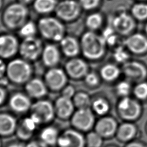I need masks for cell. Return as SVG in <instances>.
<instances>
[{
	"label": "cell",
	"instance_id": "836d02e7",
	"mask_svg": "<svg viewBox=\"0 0 147 147\" xmlns=\"http://www.w3.org/2000/svg\"><path fill=\"white\" fill-rule=\"evenodd\" d=\"M132 92L134 98L140 102L147 100V82L142 81L137 83L133 87Z\"/></svg>",
	"mask_w": 147,
	"mask_h": 147
},
{
	"label": "cell",
	"instance_id": "f907efd6",
	"mask_svg": "<svg viewBox=\"0 0 147 147\" xmlns=\"http://www.w3.org/2000/svg\"><path fill=\"white\" fill-rule=\"evenodd\" d=\"M106 147H118V146H117L116 145H108V146H106Z\"/></svg>",
	"mask_w": 147,
	"mask_h": 147
},
{
	"label": "cell",
	"instance_id": "db71d44e",
	"mask_svg": "<svg viewBox=\"0 0 147 147\" xmlns=\"http://www.w3.org/2000/svg\"><path fill=\"white\" fill-rule=\"evenodd\" d=\"M140 1H147V0H140Z\"/></svg>",
	"mask_w": 147,
	"mask_h": 147
},
{
	"label": "cell",
	"instance_id": "4316f807",
	"mask_svg": "<svg viewBox=\"0 0 147 147\" xmlns=\"http://www.w3.org/2000/svg\"><path fill=\"white\" fill-rule=\"evenodd\" d=\"M59 136L57 129L53 126L45 127L40 134L41 141L47 146H53L57 144Z\"/></svg>",
	"mask_w": 147,
	"mask_h": 147
},
{
	"label": "cell",
	"instance_id": "ffe728a7",
	"mask_svg": "<svg viewBox=\"0 0 147 147\" xmlns=\"http://www.w3.org/2000/svg\"><path fill=\"white\" fill-rule=\"evenodd\" d=\"M59 44L61 52L68 58L77 57L81 52L80 41L72 36L65 35Z\"/></svg>",
	"mask_w": 147,
	"mask_h": 147
},
{
	"label": "cell",
	"instance_id": "f5cc1de1",
	"mask_svg": "<svg viewBox=\"0 0 147 147\" xmlns=\"http://www.w3.org/2000/svg\"><path fill=\"white\" fill-rule=\"evenodd\" d=\"M0 147H1V141L0 140Z\"/></svg>",
	"mask_w": 147,
	"mask_h": 147
},
{
	"label": "cell",
	"instance_id": "d6a6232c",
	"mask_svg": "<svg viewBox=\"0 0 147 147\" xmlns=\"http://www.w3.org/2000/svg\"><path fill=\"white\" fill-rule=\"evenodd\" d=\"M73 102L74 105L79 109L89 108L91 105V100L89 95L84 92H79L75 94Z\"/></svg>",
	"mask_w": 147,
	"mask_h": 147
},
{
	"label": "cell",
	"instance_id": "7bdbcfd3",
	"mask_svg": "<svg viewBox=\"0 0 147 147\" xmlns=\"http://www.w3.org/2000/svg\"><path fill=\"white\" fill-rule=\"evenodd\" d=\"M7 64L5 63L4 59L0 58V78L6 76V75Z\"/></svg>",
	"mask_w": 147,
	"mask_h": 147
},
{
	"label": "cell",
	"instance_id": "b9f144b4",
	"mask_svg": "<svg viewBox=\"0 0 147 147\" xmlns=\"http://www.w3.org/2000/svg\"><path fill=\"white\" fill-rule=\"evenodd\" d=\"M124 147H147V146L144 142L134 140L126 143Z\"/></svg>",
	"mask_w": 147,
	"mask_h": 147
},
{
	"label": "cell",
	"instance_id": "d6986e66",
	"mask_svg": "<svg viewBox=\"0 0 147 147\" xmlns=\"http://www.w3.org/2000/svg\"><path fill=\"white\" fill-rule=\"evenodd\" d=\"M41 58L42 63L47 67H55L60 61L61 52L56 45L48 44L44 47Z\"/></svg>",
	"mask_w": 147,
	"mask_h": 147
},
{
	"label": "cell",
	"instance_id": "484cf974",
	"mask_svg": "<svg viewBox=\"0 0 147 147\" xmlns=\"http://www.w3.org/2000/svg\"><path fill=\"white\" fill-rule=\"evenodd\" d=\"M121 69L114 64L108 63L100 69V77L104 81L113 82L118 79L121 73Z\"/></svg>",
	"mask_w": 147,
	"mask_h": 147
},
{
	"label": "cell",
	"instance_id": "ab89813d",
	"mask_svg": "<svg viewBox=\"0 0 147 147\" xmlns=\"http://www.w3.org/2000/svg\"><path fill=\"white\" fill-rule=\"evenodd\" d=\"M116 33L113 28H107L103 32L102 35L105 40L107 44H113L115 42L116 40Z\"/></svg>",
	"mask_w": 147,
	"mask_h": 147
},
{
	"label": "cell",
	"instance_id": "8d00e7d4",
	"mask_svg": "<svg viewBox=\"0 0 147 147\" xmlns=\"http://www.w3.org/2000/svg\"><path fill=\"white\" fill-rule=\"evenodd\" d=\"M100 76L94 72H88L83 78L85 83L89 87H95L100 83Z\"/></svg>",
	"mask_w": 147,
	"mask_h": 147
},
{
	"label": "cell",
	"instance_id": "816d5d0a",
	"mask_svg": "<svg viewBox=\"0 0 147 147\" xmlns=\"http://www.w3.org/2000/svg\"><path fill=\"white\" fill-rule=\"evenodd\" d=\"M145 131H146V133L147 134V122H146V126H145Z\"/></svg>",
	"mask_w": 147,
	"mask_h": 147
},
{
	"label": "cell",
	"instance_id": "c3c4849f",
	"mask_svg": "<svg viewBox=\"0 0 147 147\" xmlns=\"http://www.w3.org/2000/svg\"><path fill=\"white\" fill-rule=\"evenodd\" d=\"M3 6V0H0V11Z\"/></svg>",
	"mask_w": 147,
	"mask_h": 147
},
{
	"label": "cell",
	"instance_id": "cb8c5ba5",
	"mask_svg": "<svg viewBox=\"0 0 147 147\" xmlns=\"http://www.w3.org/2000/svg\"><path fill=\"white\" fill-rule=\"evenodd\" d=\"M9 106L12 110L18 113H24L31 109L29 98L22 93L13 94L10 98Z\"/></svg>",
	"mask_w": 147,
	"mask_h": 147
},
{
	"label": "cell",
	"instance_id": "3957f363",
	"mask_svg": "<svg viewBox=\"0 0 147 147\" xmlns=\"http://www.w3.org/2000/svg\"><path fill=\"white\" fill-rule=\"evenodd\" d=\"M37 25L38 32L45 40L59 42L65 36V25L56 17H42L39 19Z\"/></svg>",
	"mask_w": 147,
	"mask_h": 147
},
{
	"label": "cell",
	"instance_id": "d590c367",
	"mask_svg": "<svg viewBox=\"0 0 147 147\" xmlns=\"http://www.w3.org/2000/svg\"><path fill=\"white\" fill-rule=\"evenodd\" d=\"M86 142L87 147H102L103 138L95 131H90L86 137Z\"/></svg>",
	"mask_w": 147,
	"mask_h": 147
},
{
	"label": "cell",
	"instance_id": "603a6c76",
	"mask_svg": "<svg viewBox=\"0 0 147 147\" xmlns=\"http://www.w3.org/2000/svg\"><path fill=\"white\" fill-rule=\"evenodd\" d=\"M47 86L44 82L39 78H31L25 84L27 94L34 98H41L47 93Z\"/></svg>",
	"mask_w": 147,
	"mask_h": 147
},
{
	"label": "cell",
	"instance_id": "ee69618b",
	"mask_svg": "<svg viewBox=\"0 0 147 147\" xmlns=\"http://www.w3.org/2000/svg\"><path fill=\"white\" fill-rule=\"evenodd\" d=\"M6 98V92L3 88L0 86V106L3 105Z\"/></svg>",
	"mask_w": 147,
	"mask_h": 147
},
{
	"label": "cell",
	"instance_id": "7a4b0ae2",
	"mask_svg": "<svg viewBox=\"0 0 147 147\" xmlns=\"http://www.w3.org/2000/svg\"><path fill=\"white\" fill-rule=\"evenodd\" d=\"M29 10L27 5L18 2L7 5L2 14V22L5 28L11 30H18L29 20Z\"/></svg>",
	"mask_w": 147,
	"mask_h": 147
},
{
	"label": "cell",
	"instance_id": "ba28073f",
	"mask_svg": "<svg viewBox=\"0 0 147 147\" xmlns=\"http://www.w3.org/2000/svg\"><path fill=\"white\" fill-rule=\"evenodd\" d=\"M121 72L127 80L139 83L145 81L147 77V68L145 65L137 61H127L123 64Z\"/></svg>",
	"mask_w": 147,
	"mask_h": 147
},
{
	"label": "cell",
	"instance_id": "9a60e30c",
	"mask_svg": "<svg viewBox=\"0 0 147 147\" xmlns=\"http://www.w3.org/2000/svg\"><path fill=\"white\" fill-rule=\"evenodd\" d=\"M112 28L117 33L120 35H129L135 28L134 18L126 12L121 13L114 18Z\"/></svg>",
	"mask_w": 147,
	"mask_h": 147
},
{
	"label": "cell",
	"instance_id": "f1b7e54d",
	"mask_svg": "<svg viewBox=\"0 0 147 147\" xmlns=\"http://www.w3.org/2000/svg\"><path fill=\"white\" fill-rule=\"evenodd\" d=\"M57 4L56 0H34L33 7L37 13L48 14L55 11Z\"/></svg>",
	"mask_w": 147,
	"mask_h": 147
},
{
	"label": "cell",
	"instance_id": "7c38bea8",
	"mask_svg": "<svg viewBox=\"0 0 147 147\" xmlns=\"http://www.w3.org/2000/svg\"><path fill=\"white\" fill-rule=\"evenodd\" d=\"M20 44L16 36L10 33L0 34V58L12 59L18 53Z\"/></svg>",
	"mask_w": 147,
	"mask_h": 147
},
{
	"label": "cell",
	"instance_id": "74e56055",
	"mask_svg": "<svg viewBox=\"0 0 147 147\" xmlns=\"http://www.w3.org/2000/svg\"><path fill=\"white\" fill-rule=\"evenodd\" d=\"M114 57L117 61L122 63L123 64L126 61H128L129 55L124 48L119 47L115 50L114 53Z\"/></svg>",
	"mask_w": 147,
	"mask_h": 147
},
{
	"label": "cell",
	"instance_id": "83f0119b",
	"mask_svg": "<svg viewBox=\"0 0 147 147\" xmlns=\"http://www.w3.org/2000/svg\"><path fill=\"white\" fill-rule=\"evenodd\" d=\"M91 106L92 111L100 117L107 115L111 109L109 101L106 98L102 96H99L93 100L91 102Z\"/></svg>",
	"mask_w": 147,
	"mask_h": 147
},
{
	"label": "cell",
	"instance_id": "f546056e",
	"mask_svg": "<svg viewBox=\"0 0 147 147\" xmlns=\"http://www.w3.org/2000/svg\"><path fill=\"white\" fill-rule=\"evenodd\" d=\"M103 23V17L99 13H92L89 14L85 21L86 27L88 30L95 31L99 29Z\"/></svg>",
	"mask_w": 147,
	"mask_h": 147
},
{
	"label": "cell",
	"instance_id": "30bf717a",
	"mask_svg": "<svg viewBox=\"0 0 147 147\" xmlns=\"http://www.w3.org/2000/svg\"><path fill=\"white\" fill-rule=\"evenodd\" d=\"M71 123L76 129L88 131L95 126L94 113L90 108L79 109L72 115Z\"/></svg>",
	"mask_w": 147,
	"mask_h": 147
},
{
	"label": "cell",
	"instance_id": "7dc6e473",
	"mask_svg": "<svg viewBox=\"0 0 147 147\" xmlns=\"http://www.w3.org/2000/svg\"><path fill=\"white\" fill-rule=\"evenodd\" d=\"M7 147H24L22 145L18 144V143H14L13 144H10V145L7 146Z\"/></svg>",
	"mask_w": 147,
	"mask_h": 147
},
{
	"label": "cell",
	"instance_id": "681fc988",
	"mask_svg": "<svg viewBox=\"0 0 147 147\" xmlns=\"http://www.w3.org/2000/svg\"><path fill=\"white\" fill-rule=\"evenodd\" d=\"M145 33L146 34V36H147V24H146L145 25Z\"/></svg>",
	"mask_w": 147,
	"mask_h": 147
},
{
	"label": "cell",
	"instance_id": "4dcf8cb0",
	"mask_svg": "<svg viewBox=\"0 0 147 147\" xmlns=\"http://www.w3.org/2000/svg\"><path fill=\"white\" fill-rule=\"evenodd\" d=\"M18 30L20 36L23 38H26L36 36L38 28L37 24L28 20Z\"/></svg>",
	"mask_w": 147,
	"mask_h": 147
},
{
	"label": "cell",
	"instance_id": "d4e9b609",
	"mask_svg": "<svg viewBox=\"0 0 147 147\" xmlns=\"http://www.w3.org/2000/svg\"><path fill=\"white\" fill-rule=\"evenodd\" d=\"M17 127L15 118L7 113H0V136H9L16 131Z\"/></svg>",
	"mask_w": 147,
	"mask_h": 147
},
{
	"label": "cell",
	"instance_id": "e0dca14e",
	"mask_svg": "<svg viewBox=\"0 0 147 147\" xmlns=\"http://www.w3.org/2000/svg\"><path fill=\"white\" fill-rule=\"evenodd\" d=\"M125 45L133 54H144L147 52V36L139 33L129 34L125 41Z\"/></svg>",
	"mask_w": 147,
	"mask_h": 147
},
{
	"label": "cell",
	"instance_id": "6da1fadb",
	"mask_svg": "<svg viewBox=\"0 0 147 147\" xmlns=\"http://www.w3.org/2000/svg\"><path fill=\"white\" fill-rule=\"evenodd\" d=\"M81 52L83 56L90 60L101 59L106 50L107 43L102 35L94 31L84 32L80 40Z\"/></svg>",
	"mask_w": 147,
	"mask_h": 147
},
{
	"label": "cell",
	"instance_id": "2e32d148",
	"mask_svg": "<svg viewBox=\"0 0 147 147\" xmlns=\"http://www.w3.org/2000/svg\"><path fill=\"white\" fill-rule=\"evenodd\" d=\"M57 144L58 147H85L86 138L79 131L68 129L59 136Z\"/></svg>",
	"mask_w": 147,
	"mask_h": 147
},
{
	"label": "cell",
	"instance_id": "f35d334b",
	"mask_svg": "<svg viewBox=\"0 0 147 147\" xmlns=\"http://www.w3.org/2000/svg\"><path fill=\"white\" fill-rule=\"evenodd\" d=\"M82 9L92 10L96 9L100 4V0H79Z\"/></svg>",
	"mask_w": 147,
	"mask_h": 147
},
{
	"label": "cell",
	"instance_id": "8fae6325",
	"mask_svg": "<svg viewBox=\"0 0 147 147\" xmlns=\"http://www.w3.org/2000/svg\"><path fill=\"white\" fill-rule=\"evenodd\" d=\"M31 114L40 123H46L51 122L54 118L55 106L48 100H40L36 102L31 107Z\"/></svg>",
	"mask_w": 147,
	"mask_h": 147
},
{
	"label": "cell",
	"instance_id": "9c48e42d",
	"mask_svg": "<svg viewBox=\"0 0 147 147\" xmlns=\"http://www.w3.org/2000/svg\"><path fill=\"white\" fill-rule=\"evenodd\" d=\"M68 75L64 69L57 67L49 68L44 76V82L48 88L52 91L63 90L68 81Z\"/></svg>",
	"mask_w": 147,
	"mask_h": 147
},
{
	"label": "cell",
	"instance_id": "bcb514c9",
	"mask_svg": "<svg viewBox=\"0 0 147 147\" xmlns=\"http://www.w3.org/2000/svg\"><path fill=\"white\" fill-rule=\"evenodd\" d=\"M34 1V0H17V2H18L20 3H21L22 4H24L25 5H29V4L31 3H33Z\"/></svg>",
	"mask_w": 147,
	"mask_h": 147
},
{
	"label": "cell",
	"instance_id": "5b68a950",
	"mask_svg": "<svg viewBox=\"0 0 147 147\" xmlns=\"http://www.w3.org/2000/svg\"><path fill=\"white\" fill-rule=\"evenodd\" d=\"M116 111L122 120L134 122L141 117L143 109L141 102L129 96L120 98L116 105Z\"/></svg>",
	"mask_w": 147,
	"mask_h": 147
},
{
	"label": "cell",
	"instance_id": "4fadbf2b",
	"mask_svg": "<svg viewBox=\"0 0 147 147\" xmlns=\"http://www.w3.org/2000/svg\"><path fill=\"white\" fill-rule=\"evenodd\" d=\"M64 71L68 77L78 80L84 78L89 72V67L84 59L75 57L69 58L65 63Z\"/></svg>",
	"mask_w": 147,
	"mask_h": 147
},
{
	"label": "cell",
	"instance_id": "60d3db41",
	"mask_svg": "<svg viewBox=\"0 0 147 147\" xmlns=\"http://www.w3.org/2000/svg\"><path fill=\"white\" fill-rule=\"evenodd\" d=\"M75 94V88L72 86H66L63 90H62V95L65 97L72 98L74 96Z\"/></svg>",
	"mask_w": 147,
	"mask_h": 147
},
{
	"label": "cell",
	"instance_id": "1f68e13d",
	"mask_svg": "<svg viewBox=\"0 0 147 147\" xmlns=\"http://www.w3.org/2000/svg\"><path fill=\"white\" fill-rule=\"evenodd\" d=\"M131 16L139 21L147 20V3L139 2L134 4L131 9Z\"/></svg>",
	"mask_w": 147,
	"mask_h": 147
},
{
	"label": "cell",
	"instance_id": "f6af8a7d",
	"mask_svg": "<svg viewBox=\"0 0 147 147\" xmlns=\"http://www.w3.org/2000/svg\"><path fill=\"white\" fill-rule=\"evenodd\" d=\"M46 145L41 142L32 141L29 142L25 147H46Z\"/></svg>",
	"mask_w": 147,
	"mask_h": 147
},
{
	"label": "cell",
	"instance_id": "277c9868",
	"mask_svg": "<svg viewBox=\"0 0 147 147\" xmlns=\"http://www.w3.org/2000/svg\"><path fill=\"white\" fill-rule=\"evenodd\" d=\"M33 72L31 63L22 57L12 59L7 64L6 76L14 84H26L32 78Z\"/></svg>",
	"mask_w": 147,
	"mask_h": 147
},
{
	"label": "cell",
	"instance_id": "8992f818",
	"mask_svg": "<svg viewBox=\"0 0 147 147\" xmlns=\"http://www.w3.org/2000/svg\"><path fill=\"white\" fill-rule=\"evenodd\" d=\"M82 8L76 0H62L57 2L55 10L56 17L63 22L76 21L81 15Z\"/></svg>",
	"mask_w": 147,
	"mask_h": 147
},
{
	"label": "cell",
	"instance_id": "44dd1931",
	"mask_svg": "<svg viewBox=\"0 0 147 147\" xmlns=\"http://www.w3.org/2000/svg\"><path fill=\"white\" fill-rule=\"evenodd\" d=\"M38 125V121L31 115L24 118L17 127L16 131L18 137L24 140L29 139Z\"/></svg>",
	"mask_w": 147,
	"mask_h": 147
},
{
	"label": "cell",
	"instance_id": "5bb4252c",
	"mask_svg": "<svg viewBox=\"0 0 147 147\" xmlns=\"http://www.w3.org/2000/svg\"><path fill=\"white\" fill-rule=\"evenodd\" d=\"M118 125L115 118L105 115L101 117L95 123V131L103 139H109L115 136Z\"/></svg>",
	"mask_w": 147,
	"mask_h": 147
},
{
	"label": "cell",
	"instance_id": "52a82bcc",
	"mask_svg": "<svg viewBox=\"0 0 147 147\" xmlns=\"http://www.w3.org/2000/svg\"><path fill=\"white\" fill-rule=\"evenodd\" d=\"M44 47L41 39L36 36L23 38L20 44L18 53L21 57L32 63L41 57Z\"/></svg>",
	"mask_w": 147,
	"mask_h": 147
},
{
	"label": "cell",
	"instance_id": "ac0fdd59",
	"mask_svg": "<svg viewBox=\"0 0 147 147\" xmlns=\"http://www.w3.org/2000/svg\"><path fill=\"white\" fill-rule=\"evenodd\" d=\"M138 134V127L133 122L124 121L118 125L115 137L119 142L126 144L134 140Z\"/></svg>",
	"mask_w": 147,
	"mask_h": 147
},
{
	"label": "cell",
	"instance_id": "e575fe53",
	"mask_svg": "<svg viewBox=\"0 0 147 147\" xmlns=\"http://www.w3.org/2000/svg\"><path fill=\"white\" fill-rule=\"evenodd\" d=\"M130 82L128 80H122L119 82L115 86V93L121 98L129 96L132 92Z\"/></svg>",
	"mask_w": 147,
	"mask_h": 147
},
{
	"label": "cell",
	"instance_id": "7402d4cb",
	"mask_svg": "<svg viewBox=\"0 0 147 147\" xmlns=\"http://www.w3.org/2000/svg\"><path fill=\"white\" fill-rule=\"evenodd\" d=\"M74 103L71 98L61 95L57 99L55 105V113L61 119H67L74 114Z\"/></svg>",
	"mask_w": 147,
	"mask_h": 147
}]
</instances>
